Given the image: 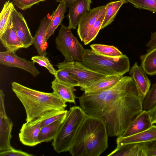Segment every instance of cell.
Returning a JSON list of instances; mask_svg holds the SVG:
<instances>
[{
  "mask_svg": "<svg viewBox=\"0 0 156 156\" xmlns=\"http://www.w3.org/2000/svg\"><path fill=\"white\" fill-rule=\"evenodd\" d=\"M144 99L133 81L127 90L112 102L103 114L108 135H121L130 123L143 110Z\"/></svg>",
  "mask_w": 156,
  "mask_h": 156,
  "instance_id": "6da1fadb",
  "label": "cell"
},
{
  "mask_svg": "<svg viewBox=\"0 0 156 156\" xmlns=\"http://www.w3.org/2000/svg\"><path fill=\"white\" fill-rule=\"evenodd\" d=\"M108 136L102 118L87 115L69 151L73 156H99L108 147Z\"/></svg>",
  "mask_w": 156,
  "mask_h": 156,
  "instance_id": "7a4b0ae2",
  "label": "cell"
},
{
  "mask_svg": "<svg viewBox=\"0 0 156 156\" xmlns=\"http://www.w3.org/2000/svg\"><path fill=\"white\" fill-rule=\"evenodd\" d=\"M12 88L25 108L27 122H32L49 111L65 110L67 106L66 102L53 92L37 90L16 82L12 83Z\"/></svg>",
  "mask_w": 156,
  "mask_h": 156,
  "instance_id": "3957f363",
  "label": "cell"
},
{
  "mask_svg": "<svg viewBox=\"0 0 156 156\" xmlns=\"http://www.w3.org/2000/svg\"><path fill=\"white\" fill-rule=\"evenodd\" d=\"M133 80L124 76L114 86L97 92L85 93L79 98L80 107L87 115L101 118L107 108L123 94Z\"/></svg>",
  "mask_w": 156,
  "mask_h": 156,
  "instance_id": "277c9868",
  "label": "cell"
},
{
  "mask_svg": "<svg viewBox=\"0 0 156 156\" xmlns=\"http://www.w3.org/2000/svg\"><path fill=\"white\" fill-rule=\"evenodd\" d=\"M82 62L90 69L106 76L123 75L129 71V59L125 55L109 57L98 54L91 49H85Z\"/></svg>",
  "mask_w": 156,
  "mask_h": 156,
  "instance_id": "5b68a950",
  "label": "cell"
},
{
  "mask_svg": "<svg viewBox=\"0 0 156 156\" xmlns=\"http://www.w3.org/2000/svg\"><path fill=\"white\" fill-rule=\"evenodd\" d=\"M87 114L80 106L70 108L57 135L53 140L54 150L58 153L69 151Z\"/></svg>",
  "mask_w": 156,
  "mask_h": 156,
  "instance_id": "8992f818",
  "label": "cell"
},
{
  "mask_svg": "<svg viewBox=\"0 0 156 156\" xmlns=\"http://www.w3.org/2000/svg\"><path fill=\"white\" fill-rule=\"evenodd\" d=\"M71 29L61 24L58 35L55 38L56 48L62 53L66 61L82 62L85 49L73 35Z\"/></svg>",
  "mask_w": 156,
  "mask_h": 156,
  "instance_id": "52a82bcc",
  "label": "cell"
},
{
  "mask_svg": "<svg viewBox=\"0 0 156 156\" xmlns=\"http://www.w3.org/2000/svg\"><path fill=\"white\" fill-rule=\"evenodd\" d=\"M56 66L58 68L63 69L68 72L78 82V86L82 90L96 81L106 76L90 69L80 61L68 62L64 60L58 63Z\"/></svg>",
  "mask_w": 156,
  "mask_h": 156,
  "instance_id": "ba28073f",
  "label": "cell"
},
{
  "mask_svg": "<svg viewBox=\"0 0 156 156\" xmlns=\"http://www.w3.org/2000/svg\"><path fill=\"white\" fill-rule=\"evenodd\" d=\"M13 124L8 117L5 106V94L0 90V152L11 149V134Z\"/></svg>",
  "mask_w": 156,
  "mask_h": 156,
  "instance_id": "9c48e42d",
  "label": "cell"
},
{
  "mask_svg": "<svg viewBox=\"0 0 156 156\" xmlns=\"http://www.w3.org/2000/svg\"><path fill=\"white\" fill-rule=\"evenodd\" d=\"M0 64L8 67H15L25 70L34 77L40 73L35 66V63L19 57L13 51L6 50L0 52Z\"/></svg>",
  "mask_w": 156,
  "mask_h": 156,
  "instance_id": "30bf717a",
  "label": "cell"
},
{
  "mask_svg": "<svg viewBox=\"0 0 156 156\" xmlns=\"http://www.w3.org/2000/svg\"><path fill=\"white\" fill-rule=\"evenodd\" d=\"M11 19L23 48H27L33 44V37L27 23L23 15L15 8L12 13Z\"/></svg>",
  "mask_w": 156,
  "mask_h": 156,
  "instance_id": "8fae6325",
  "label": "cell"
},
{
  "mask_svg": "<svg viewBox=\"0 0 156 156\" xmlns=\"http://www.w3.org/2000/svg\"><path fill=\"white\" fill-rule=\"evenodd\" d=\"M40 122L34 120L23 124L19 134L20 141L23 145L33 147L38 144V138L40 130Z\"/></svg>",
  "mask_w": 156,
  "mask_h": 156,
  "instance_id": "7c38bea8",
  "label": "cell"
},
{
  "mask_svg": "<svg viewBox=\"0 0 156 156\" xmlns=\"http://www.w3.org/2000/svg\"><path fill=\"white\" fill-rule=\"evenodd\" d=\"M91 0H77L69 6L68 27L76 29L81 17L90 10Z\"/></svg>",
  "mask_w": 156,
  "mask_h": 156,
  "instance_id": "4fadbf2b",
  "label": "cell"
},
{
  "mask_svg": "<svg viewBox=\"0 0 156 156\" xmlns=\"http://www.w3.org/2000/svg\"><path fill=\"white\" fill-rule=\"evenodd\" d=\"M153 125L148 111L143 110L130 123L120 136L122 137L129 136L147 130Z\"/></svg>",
  "mask_w": 156,
  "mask_h": 156,
  "instance_id": "5bb4252c",
  "label": "cell"
},
{
  "mask_svg": "<svg viewBox=\"0 0 156 156\" xmlns=\"http://www.w3.org/2000/svg\"><path fill=\"white\" fill-rule=\"evenodd\" d=\"M51 17L47 15L42 19L40 25L33 37V44L39 55L46 56L48 43L46 41L47 31Z\"/></svg>",
  "mask_w": 156,
  "mask_h": 156,
  "instance_id": "9a60e30c",
  "label": "cell"
},
{
  "mask_svg": "<svg viewBox=\"0 0 156 156\" xmlns=\"http://www.w3.org/2000/svg\"><path fill=\"white\" fill-rule=\"evenodd\" d=\"M116 141L117 147L129 144L156 141V126L153 125L147 130L129 136L122 137L119 136Z\"/></svg>",
  "mask_w": 156,
  "mask_h": 156,
  "instance_id": "2e32d148",
  "label": "cell"
},
{
  "mask_svg": "<svg viewBox=\"0 0 156 156\" xmlns=\"http://www.w3.org/2000/svg\"><path fill=\"white\" fill-rule=\"evenodd\" d=\"M104 5L95 7L85 13L80 20L77 28L78 35L81 41L83 42L94 24L98 18Z\"/></svg>",
  "mask_w": 156,
  "mask_h": 156,
  "instance_id": "e0dca14e",
  "label": "cell"
},
{
  "mask_svg": "<svg viewBox=\"0 0 156 156\" xmlns=\"http://www.w3.org/2000/svg\"><path fill=\"white\" fill-rule=\"evenodd\" d=\"M129 71L130 77L135 83L140 93L145 98L150 89L151 85L150 80L147 73L136 62L134 64Z\"/></svg>",
  "mask_w": 156,
  "mask_h": 156,
  "instance_id": "ac0fdd59",
  "label": "cell"
},
{
  "mask_svg": "<svg viewBox=\"0 0 156 156\" xmlns=\"http://www.w3.org/2000/svg\"><path fill=\"white\" fill-rule=\"evenodd\" d=\"M149 143H132L116 148L108 156H147Z\"/></svg>",
  "mask_w": 156,
  "mask_h": 156,
  "instance_id": "d6986e66",
  "label": "cell"
},
{
  "mask_svg": "<svg viewBox=\"0 0 156 156\" xmlns=\"http://www.w3.org/2000/svg\"><path fill=\"white\" fill-rule=\"evenodd\" d=\"M0 40L3 46L6 50L15 53L23 46L20 40L14 25L11 18L9 24L5 32L0 36Z\"/></svg>",
  "mask_w": 156,
  "mask_h": 156,
  "instance_id": "ffe728a7",
  "label": "cell"
},
{
  "mask_svg": "<svg viewBox=\"0 0 156 156\" xmlns=\"http://www.w3.org/2000/svg\"><path fill=\"white\" fill-rule=\"evenodd\" d=\"M51 87L53 92L66 102L75 104V87L64 83L55 78L51 82Z\"/></svg>",
  "mask_w": 156,
  "mask_h": 156,
  "instance_id": "44dd1931",
  "label": "cell"
},
{
  "mask_svg": "<svg viewBox=\"0 0 156 156\" xmlns=\"http://www.w3.org/2000/svg\"><path fill=\"white\" fill-rule=\"evenodd\" d=\"M123 76V75L106 76L84 89L85 93H94L108 89L115 85Z\"/></svg>",
  "mask_w": 156,
  "mask_h": 156,
  "instance_id": "7402d4cb",
  "label": "cell"
},
{
  "mask_svg": "<svg viewBox=\"0 0 156 156\" xmlns=\"http://www.w3.org/2000/svg\"><path fill=\"white\" fill-rule=\"evenodd\" d=\"M66 116L41 127L38 136V144L53 140L57 135Z\"/></svg>",
  "mask_w": 156,
  "mask_h": 156,
  "instance_id": "603a6c76",
  "label": "cell"
},
{
  "mask_svg": "<svg viewBox=\"0 0 156 156\" xmlns=\"http://www.w3.org/2000/svg\"><path fill=\"white\" fill-rule=\"evenodd\" d=\"M67 6L64 2H59L57 9L52 14L51 20L46 33V41H47L49 37L52 35L55 30L61 24L65 17Z\"/></svg>",
  "mask_w": 156,
  "mask_h": 156,
  "instance_id": "cb8c5ba5",
  "label": "cell"
},
{
  "mask_svg": "<svg viewBox=\"0 0 156 156\" xmlns=\"http://www.w3.org/2000/svg\"><path fill=\"white\" fill-rule=\"evenodd\" d=\"M140 59V66L147 74L156 75V47L147 49V53L141 55Z\"/></svg>",
  "mask_w": 156,
  "mask_h": 156,
  "instance_id": "d4e9b609",
  "label": "cell"
},
{
  "mask_svg": "<svg viewBox=\"0 0 156 156\" xmlns=\"http://www.w3.org/2000/svg\"><path fill=\"white\" fill-rule=\"evenodd\" d=\"M128 2L127 0H119L110 2L105 5L106 12L101 30L112 23L122 5Z\"/></svg>",
  "mask_w": 156,
  "mask_h": 156,
  "instance_id": "484cf974",
  "label": "cell"
},
{
  "mask_svg": "<svg viewBox=\"0 0 156 156\" xmlns=\"http://www.w3.org/2000/svg\"><path fill=\"white\" fill-rule=\"evenodd\" d=\"M67 110H53L46 112L34 120L40 122L41 128L66 116Z\"/></svg>",
  "mask_w": 156,
  "mask_h": 156,
  "instance_id": "4316f807",
  "label": "cell"
},
{
  "mask_svg": "<svg viewBox=\"0 0 156 156\" xmlns=\"http://www.w3.org/2000/svg\"><path fill=\"white\" fill-rule=\"evenodd\" d=\"M91 49L100 55L109 57H119L123 54L117 48L113 45L94 44L90 45Z\"/></svg>",
  "mask_w": 156,
  "mask_h": 156,
  "instance_id": "83f0119b",
  "label": "cell"
},
{
  "mask_svg": "<svg viewBox=\"0 0 156 156\" xmlns=\"http://www.w3.org/2000/svg\"><path fill=\"white\" fill-rule=\"evenodd\" d=\"M14 8L9 0L4 4L0 14V36L5 31L10 23L12 10Z\"/></svg>",
  "mask_w": 156,
  "mask_h": 156,
  "instance_id": "f1b7e54d",
  "label": "cell"
},
{
  "mask_svg": "<svg viewBox=\"0 0 156 156\" xmlns=\"http://www.w3.org/2000/svg\"><path fill=\"white\" fill-rule=\"evenodd\" d=\"M106 12L105 5L101 10L97 20L89 31L83 41L85 45L88 44L95 39L100 30L104 20Z\"/></svg>",
  "mask_w": 156,
  "mask_h": 156,
  "instance_id": "f546056e",
  "label": "cell"
},
{
  "mask_svg": "<svg viewBox=\"0 0 156 156\" xmlns=\"http://www.w3.org/2000/svg\"><path fill=\"white\" fill-rule=\"evenodd\" d=\"M55 78L60 81L66 84L74 86H78V82L67 71L58 68Z\"/></svg>",
  "mask_w": 156,
  "mask_h": 156,
  "instance_id": "4dcf8cb0",
  "label": "cell"
},
{
  "mask_svg": "<svg viewBox=\"0 0 156 156\" xmlns=\"http://www.w3.org/2000/svg\"><path fill=\"white\" fill-rule=\"evenodd\" d=\"M134 6L140 9H144L156 12V0H127Z\"/></svg>",
  "mask_w": 156,
  "mask_h": 156,
  "instance_id": "1f68e13d",
  "label": "cell"
},
{
  "mask_svg": "<svg viewBox=\"0 0 156 156\" xmlns=\"http://www.w3.org/2000/svg\"><path fill=\"white\" fill-rule=\"evenodd\" d=\"M156 103V82L153 84L144 99L143 110H149Z\"/></svg>",
  "mask_w": 156,
  "mask_h": 156,
  "instance_id": "d6a6232c",
  "label": "cell"
},
{
  "mask_svg": "<svg viewBox=\"0 0 156 156\" xmlns=\"http://www.w3.org/2000/svg\"><path fill=\"white\" fill-rule=\"evenodd\" d=\"M31 59L34 63H37L40 66L45 68L52 74L54 76L56 75L57 70L54 68L46 56L41 55L34 56L32 57Z\"/></svg>",
  "mask_w": 156,
  "mask_h": 156,
  "instance_id": "836d02e7",
  "label": "cell"
},
{
  "mask_svg": "<svg viewBox=\"0 0 156 156\" xmlns=\"http://www.w3.org/2000/svg\"><path fill=\"white\" fill-rule=\"evenodd\" d=\"M46 0H12L13 4L20 9L24 10L30 8L34 5Z\"/></svg>",
  "mask_w": 156,
  "mask_h": 156,
  "instance_id": "e575fe53",
  "label": "cell"
},
{
  "mask_svg": "<svg viewBox=\"0 0 156 156\" xmlns=\"http://www.w3.org/2000/svg\"><path fill=\"white\" fill-rule=\"evenodd\" d=\"M31 154L13 147L11 149L0 152V156H32Z\"/></svg>",
  "mask_w": 156,
  "mask_h": 156,
  "instance_id": "d590c367",
  "label": "cell"
},
{
  "mask_svg": "<svg viewBox=\"0 0 156 156\" xmlns=\"http://www.w3.org/2000/svg\"><path fill=\"white\" fill-rule=\"evenodd\" d=\"M146 46L150 48L156 47V31L151 33L150 39L146 44Z\"/></svg>",
  "mask_w": 156,
  "mask_h": 156,
  "instance_id": "8d00e7d4",
  "label": "cell"
},
{
  "mask_svg": "<svg viewBox=\"0 0 156 156\" xmlns=\"http://www.w3.org/2000/svg\"><path fill=\"white\" fill-rule=\"evenodd\" d=\"M153 124L156 123V103L148 111Z\"/></svg>",
  "mask_w": 156,
  "mask_h": 156,
  "instance_id": "74e56055",
  "label": "cell"
},
{
  "mask_svg": "<svg viewBox=\"0 0 156 156\" xmlns=\"http://www.w3.org/2000/svg\"><path fill=\"white\" fill-rule=\"evenodd\" d=\"M147 151V156H156V145L149 144Z\"/></svg>",
  "mask_w": 156,
  "mask_h": 156,
  "instance_id": "f35d334b",
  "label": "cell"
},
{
  "mask_svg": "<svg viewBox=\"0 0 156 156\" xmlns=\"http://www.w3.org/2000/svg\"><path fill=\"white\" fill-rule=\"evenodd\" d=\"M77 0H57L56 2H65L66 5L67 7H69L70 5L74 1Z\"/></svg>",
  "mask_w": 156,
  "mask_h": 156,
  "instance_id": "ab89813d",
  "label": "cell"
},
{
  "mask_svg": "<svg viewBox=\"0 0 156 156\" xmlns=\"http://www.w3.org/2000/svg\"><path fill=\"white\" fill-rule=\"evenodd\" d=\"M150 144L151 145H156V141L150 142Z\"/></svg>",
  "mask_w": 156,
  "mask_h": 156,
  "instance_id": "60d3db41",
  "label": "cell"
}]
</instances>
